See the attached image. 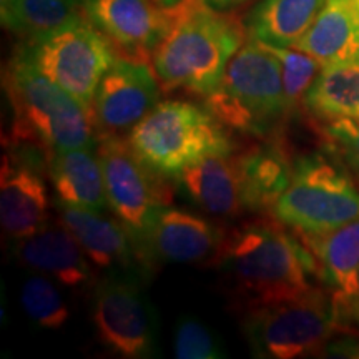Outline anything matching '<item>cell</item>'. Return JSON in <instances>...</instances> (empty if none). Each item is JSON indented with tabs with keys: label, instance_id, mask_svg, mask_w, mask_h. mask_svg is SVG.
I'll return each mask as SVG.
<instances>
[{
	"label": "cell",
	"instance_id": "6da1fadb",
	"mask_svg": "<svg viewBox=\"0 0 359 359\" xmlns=\"http://www.w3.org/2000/svg\"><path fill=\"white\" fill-rule=\"evenodd\" d=\"M215 262L243 309L294 299L320 280L313 251L278 219L258 218L226 231Z\"/></svg>",
	"mask_w": 359,
	"mask_h": 359
},
{
	"label": "cell",
	"instance_id": "7a4b0ae2",
	"mask_svg": "<svg viewBox=\"0 0 359 359\" xmlns=\"http://www.w3.org/2000/svg\"><path fill=\"white\" fill-rule=\"evenodd\" d=\"M165 13L167 29L151 55L161 88L208 97L245 43L243 22L205 0H185Z\"/></svg>",
	"mask_w": 359,
	"mask_h": 359
},
{
	"label": "cell",
	"instance_id": "3957f363",
	"mask_svg": "<svg viewBox=\"0 0 359 359\" xmlns=\"http://www.w3.org/2000/svg\"><path fill=\"white\" fill-rule=\"evenodd\" d=\"M13 110V142L30 143L50 156L72 148H93L98 133L92 110L45 77L17 48L4 74Z\"/></svg>",
	"mask_w": 359,
	"mask_h": 359
},
{
	"label": "cell",
	"instance_id": "277c9868",
	"mask_svg": "<svg viewBox=\"0 0 359 359\" xmlns=\"http://www.w3.org/2000/svg\"><path fill=\"white\" fill-rule=\"evenodd\" d=\"M205 107L224 128L273 137L291 114L278 57L266 43L250 39L228 64L219 87L205 97Z\"/></svg>",
	"mask_w": 359,
	"mask_h": 359
},
{
	"label": "cell",
	"instance_id": "5b68a950",
	"mask_svg": "<svg viewBox=\"0 0 359 359\" xmlns=\"http://www.w3.org/2000/svg\"><path fill=\"white\" fill-rule=\"evenodd\" d=\"M269 213L302 236L326 235L359 218V185L330 150L313 151L293 161L290 185Z\"/></svg>",
	"mask_w": 359,
	"mask_h": 359
},
{
	"label": "cell",
	"instance_id": "8992f818",
	"mask_svg": "<svg viewBox=\"0 0 359 359\" xmlns=\"http://www.w3.org/2000/svg\"><path fill=\"white\" fill-rule=\"evenodd\" d=\"M133 154L161 177L175 178L213 154H231L226 128L206 107L185 100L160 102L127 138Z\"/></svg>",
	"mask_w": 359,
	"mask_h": 359
},
{
	"label": "cell",
	"instance_id": "52a82bcc",
	"mask_svg": "<svg viewBox=\"0 0 359 359\" xmlns=\"http://www.w3.org/2000/svg\"><path fill=\"white\" fill-rule=\"evenodd\" d=\"M339 325L334 294L318 286L288 302L245 309L241 321L251 354L266 359L320 356Z\"/></svg>",
	"mask_w": 359,
	"mask_h": 359
},
{
	"label": "cell",
	"instance_id": "ba28073f",
	"mask_svg": "<svg viewBox=\"0 0 359 359\" xmlns=\"http://www.w3.org/2000/svg\"><path fill=\"white\" fill-rule=\"evenodd\" d=\"M25 53L45 77L92 110L102 79L118 58L115 48L87 19H80L47 37L24 42Z\"/></svg>",
	"mask_w": 359,
	"mask_h": 359
},
{
	"label": "cell",
	"instance_id": "9c48e42d",
	"mask_svg": "<svg viewBox=\"0 0 359 359\" xmlns=\"http://www.w3.org/2000/svg\"><path fill=\"white\" fill-rule=\"evenodd\" d=\"M92 323L98 343L114 356L148 359L158 353L155 309L132 276L105 275L93 285Z\"/></svg>",
	"mask_w": 359,
	"mask_h": 359
},
{
	"label": "cell",
	"instance_id": "30bf717a",
	"mask_svg": "<svg viewBox=\"0 0 359 359\" xmlns=\"http://www.w3.org/2000/svg\"><path fill=\"white\" fill-rule=\"evenodd\" d=\"M98 158L110 210L147 257L145 240L150 224L170 198L163 177L148 168L128 142L116 135H98Z\"/></svg>",
	"mask_w": 359,
	"mask_h": 359
},
{
	"label": "cell",
	"instance_id": "8fae6325",
	"mask_svg": "<svg viewBox=\"0 0 359 359\" xmlns=\"http://www.w3.org/2000/svg\"><path fill=\"white\" fill-rule=\"evenodd\" d=\"M160 87L147 62L116 58L92 103L97 133L123 137L132 132L160 103Z\"/></svg>",
	"mask_w": 359,
	"mask_h": 359
},
{
	"label": "cell",
	"instance_id": "7c38bea8",
	"mask_svg": "<svg viewBox=\"0 0 359 359\" xmlns=\"http://www.w3.org/2000/svg\"><path fill=\"white\" fill-rule=\"evenodd\" d=\"M55 210L58 219L77 238L90 263L105 275L132 276L140 281L148 275L151 262L118 219H110L100 212L65 205L57 200Z\"/></svg>",
	"mask_w": 359,
	"mask_h": 359
},
{
	"label": "cell",
	"instance_id": "4fadbf2b",
	"mask_svg": "<svg viewBox=\"0 0 359 359\" xmlns=\"http://www.w3.org/2000/svg\"><path fill=\"white\" fill-rule=\"evenodd\" d=\"M83 13L128 60H151L167 29V13L155 0H83Z\"/></svg>",
	"mask_w": 359,
	"mask_h": 359
},
{
	"label": "cell",
	"instance_id": "5bb4252c",
	"mask_svg": "<svg viewBox=\"0 0 359 359\" xmlns=\"http://www.w3.org/2000/svg\"><path fill=\"white\" fill-rule=\"evenodd\" d=\"M226 231L203 215L163 205L150 224L145 253L151 262L193 264L217 258Z\"/></svg>",
	"mask_w": 359,
	"mask_h": 359
},
{
	"label": "cell",
	"instance_id": "9a60e30c",
	"mask_svg": "<svg viewBox=\"0 0 359 359\" xmlns=\"http://www.w3.org/2000/svg\"><path fill=\"white\" fill-rule=\"evenodd\" d=\"M11 253L22 266L50 276L64 288L85 290L95 285L90 259L60 219L48 222L32 235L12 240Z\"/></svg>",
	"mask_w": 359,
	"mask_h": 359
},
{
	"label": "cell",
	"instance_id": "2e32d148",
	"mask_svg": "<svg viewBox=\"0 0 359 359\" xmlns=\"http://www.w3.org/2000/svg\"><path fill=\"white\" fill-rule=\"evenodd\" d=\"M48 223V193L39 165L4 154L0 168V224L8 240H20Z\"/></svg>",
	"mask_w": 359,
	"mask_h": 359
},
{
	"label": "cell",
	"instance_id": "e0dca14e",
	"mask_svg": "<svg viewBox=\"0 0 359 359\" xmlns=\"http://www.w3.org/2000/svg\"><path fill=\"white\" fill-rule=\"evenodd\" d=\"M173 180L187 200L215 218H236L245 212L235 151L205 156Z\"/></svg>",
	"mask_w": 359,
	"mask_h": 359
},
{
	"label": "cell",
	"instance_id": "ac0fdd59",
	"mask_svg": "<svg viewBox=\"0 0 359 359\" xmlns=\"http://www.w3.org/2000/svg\"><path fill=\"white\" fill-rule=\"evenodd\" d=\"M245 212H271L293 177V161L280 140L268 137L235 154Z\"/></svg>",
	"mask_w": 359,
	"mask_h": 359
},
{
	"label": "cell",
	"instance_id": "d6986e66",
	"mask_svg": "<svg viewBox=\"0 0 359 359\" xmlns=\"http://www.w3.org/2000/svg\"><path fill=\"white\" fill-rule=\"evenodd\" d=\"M47 173L60 203L100 213L110 210L100 158L92 148L55 151L48 156Z\"/></svg>",
	"mask_w": 359,
	"mask_h": 359
},
{
	"label": "cell",
	"instance_id": "ffe728a7",
	"mask_svg": "<svg viewBox=\"0 0 359 359\" xmlns=\"http://www.w3.org/2000/svg\"><path fill=\"white\" fill-rule=\"evenodd\" d=\"M293 48L314 57L323 67L359 62V17L351 0H326Z\"/></svg>",
	"mask_w": 359,
	"mask_h": 359
},
{
	"label": "cell",
	"instance_id": "44dd1931",
	"mask_svg": "<svg viewBox=\"0 0 359 359\" xmlns=\"http://www.w3.org/2000/svg\"><path fill=\"white\" fill-rule=\"evenodd\" d=\"M302 238L316 258L320 280L336 299L359 294V218L326 235Z\"/></svg>",
	"mask_w": 359,
	"mask_h": 359
},
{
	"label": "cell",
	"instance_id": "7402d4cb",
	"mask_svg": "<svg viewBox=\"0 0 359 359\" xmlns=\"http://www.w3.org/2000/svg\"><path fill=\"white\" fill-rule=\"evenodd\" d=\"M326 0H259L243 19L246 35L276 47H294Z\"/></svg>",
	"mask_w": 359,
	"mask_h": 359
},
{
	"label": "cell",
	"instance_id": "603a6c76",
	"mask_svg": "<svg viewBox=\"0 0 359 359\" xmlns=\"http://www.w3.org/2000/svg\"><path fill=\"white\" fill-rule=\"evenodd\" d=\"M303 105L323 122L343 118L359 123V62L323 67Z\"/></svg>",
	"mask_w": 359,
	"mask_h": 359
},
{
	"label": "cell",
	"instance_id": "cb8c5ba5",
	"mask_svg": "<svg viewBox=\"0 0 359 359\" xmlns=\"http://www.w3.org/2000/svg\"><path fill=\"white\" fill-rule=\"evenodd\" d=\"M2 25L25 42L83 19V0H0Z\"/></svg>",
	"mask_w": 359,
	"mask_h": 359
},
{
	"label": "cell",
	"instance_id": "d4e9b609",
	"mask_svg": "<svg viewBox=\"0 0 359 359\" xmlns=\"http://www.w3.org/2000/svg\"><path fill=\"white\" fill-rule=\"evenodd\" d=\"M50 276L35 273L27 276L20 288V304L29 320L42 330H60L70 318L69 304Z\"/></svg>",
	"mask_w": 359,
	"mask_h": 359
},
{
	"label": "cell",
	"instance_id": "484cf974",
	"mask_svg": "<svg viewBox=\"0 0 359 359\" xmlns=\"http://www.w3.org/2000/svg\"><path fill=\"white\" fill-rule=\"evenodd\" d=\"M268 47L281 64L286 102H288L290 110L293 111L304 100L309 87L316 80L323 65L316 58L298 50V48L276 47V45H268Z\"/></svg>",
	"mask_w": 359,
	"mask_h": 359
},
{
	"label": "cell",
	"instance_id": "4316f807",
	"mask_svg": "<svg viewBox=\"0 0 359 359\" xmlns=\"http://www.w3.org/2000/svg\"><path fill=\"white\" fill-rule=\"evenodd\" d=\"M173 353L178 359H219L226 356L218 336L193 314H185L177 321Z\"/></svg>",
	"mask_w": 359,
	"mask_h": 359
},
{
	"label": "cell",
	"instance_id": "83f0119b",
	"mask_svg": "<svg viewBox=\"0 0 359 359\" xmlns=\"http://www.w3.org/2000/svg\"><path fill=\"white\" fill-rule=\"evenodd\" d=\"M327 150L346 167L359 185V123L351 120H331L323 127Z\"/></svg>",
	"mask_w": 359,
	"mask_h": 359
},
{
	"label": "cell",
	"instance_id": "f1b7e54d",
	"mask_svg": "<svg viewBox=\"0 0 359 359\" xmlns=\"http://www.w3.org/2000/svg\"><path fill=\"white\" fill-rule=\"evenodd\" d=\"M323 356L327 358H356L359 359V336L348 333L338 334L327 341Z\"/></svg>",
	"mask_w": 359,
	"mask_h": 359
},
{
	"label": "cell",
	"instance_id": "f546056e",
	"mask_svg": "<svg viewBox=\"0 0 359 359\" xmlns=\"http://www.w3.org/2000/svg\"><path fill=\"white\" fill-rule=\"evenodd\" d=\"M336 302H338L339 316L354 323L359 327V294L351 296V298L336 299Z\"/></svg>",
	"mask_w": 359,
	"mask_h": 359
},
{
	"label": "cell",
	"instance_id": "4dcf8cb0",
	"mask_svg": "<svg viewBox=\"0 0 359 359\" xmlns=\"http://www.w3.org/2000/svg\"><path fill=\"white\" fill-rule=\"evenodd\" d=\"M205 2L219 12H233L235 8L245 6V4L251 2V0H205Z\"/></svg>",
	"mask_w": 359,
	"mask_h": 359
},
{
	"label": "cell",
	"instance_id": "1f68e13d",
	"mask_svg": "<svg viewBox=\"0 0 359 359\" xmlns=\"http://www.w3.org/2000/svg\"><path fill=\"white\" fill-rule=\"evenodd\" d=\"M156 6L160 8H163V11H170V8H175L178 7L180 4H183L185 0H155Z\"/></svg>",
	"mask_w": 359,
	"mask_h": 359
},
{
	"label": "cell",
	"instance_id": "d6a6232c",
	"mask_svg": "<svg viewBox=\"0 0 359 359\" xmlns=\"http://www.w3.org/2000/svg\"><path fill=\"white\" fill-rule=\"evenodd\" d=\"M351 4H353L354 11H356V13H358V17H359V0H351Z\"/></svg>",
	"mask_w": 359,
	"mask_h": 359
}]
</instances>
